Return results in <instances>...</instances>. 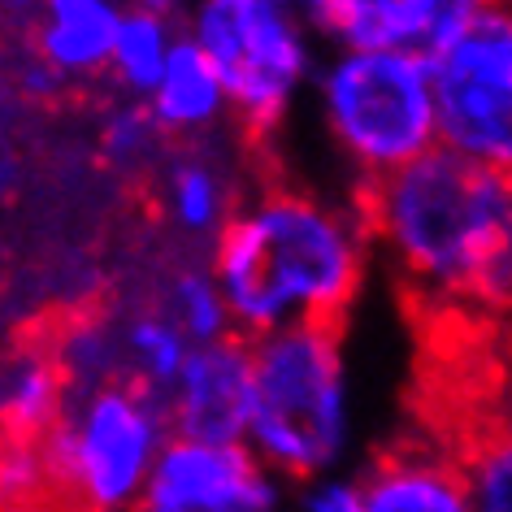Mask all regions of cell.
<instances>
[{
	"instance_id": "1",
	"label": "cell",
	"mask_w": 512,
	"mask_h": 512,
	"mask_svg": "<svg viewBox=\"0 0 512 512\" xmlns=\"http://www.w3.org/2000/svg\"><path fill=\"white\" fill-rule=\"evenodd\" d=\"M369 230L361 213L270 191L230 213L213 243V283L239 339L283 326H339L365 278Z\"/></svg>"
},
{
	"instance_id": "2",
	"label": "cell",
	"mask_w": 512,
	"mask_h": 512,
	"mask_svg": "<svg viewBox=\"0 0 512 512\" xmlns=\"http://www.w3.org/2000/svg\"><path fill=\"white\" fill-rule=\"evenodd\" d=\"M361 222L391 261L430 296L504 309L512 291V187L447 148L361 183Z\"/></svg>"
},
{
	"instance_id": "3",
	"label": "cell",
	"mask_w": 512,
	"mask_h": 512,
	"mask_svg": "<svg viewBox=\"0 0 512 512\" xmlns=\"http://www.w3.org/2000/svg\"><path fill=\"white\" fill-rule=\"evenodd\" d=\"M352 434L339 326H283L248 339V430L243 447L291 482H317L339 465Z\"/></svg>"
},
{
	"instance_id": "4",
	"label": "cell",
	"mask_w": 512,
	"mask_h": 512,
	"mask_svg": "<svg viewBox=\"0 0 512 512\" xmlns=\"http://www.w3.org/2000/svg\"><path fill=\"white\" fill-rule=\"evenodd\" d=\"M165 439V400L139 382L118 378L79 395L40 439L48 499L66 512L139 508Z\"/></svg>"
},
{
	"instance_id": "5",
	"label": "cell",
	"mask_w": 512,
	"mask_h": 512,
	"mask_svg": "<svg viewBox=\"0 0 512 512\" xmlns=\"http://www.w3.org/2000/svg\"><path fill=\"white\" fill-rule=\"evenodd\" d=\"M317 92L330 135L343 157L361 165L365 183L404 170L439 148L426 57L339 53L317 74Z\"/></svg>"
},
{
	"instance_id": "6",
	"label": "cell",
	"mask_w": 512,
	"mask_h": 512,
	"mask_svg": "<svg viewBox=\"0 0 512 512\" xmlns=\"http://www.w3.org/2000/svg\"><path fill=\"white\" fill-rule=\"evenodd\" d=\"M187 35L209 57L226 109L256 135L274 131L313 79L304 22L278 0H204Z\"/></svg>"
},
{
	"instance_id": "7",
	"label": "cell",
	"mask_w": 512,
	"mask_h": 512,
	"mask_svg": "<svg viewBox=\"0 0 512 512\" xmlns=\"http://www.w3.org/2000/svg\"><path fill=\"white\" fill-rule=\"evenodd\" d=\"M439 148L486 170L512 161V18L482 5L473 27L430 61Z\"/></svg>"
},
{
	"instance_id": "8",
	"label": "cell",
	"mask_w": 512,
	"mask_h": 512,
	"mask_svg": "<svg viewBox=\"0 0 512 512\" xmlns=\"http://www.w3.org/2000/svg\"><path fill=\"white\" fill-rule=\"evenodd\" d=\"M139 504L191 512H278L283 482L243 443H196L170 434Z\"/></svg>"
},
{
	"instance_id": "9",
	"label": "cell",
	"mask_w": 512,
	"mask_h": 512,
	"mask_svg": "<svg viewBox=\"0 0 512 512\" xmlns=\"http://www.w3.org/2000/svg\"><path fill=\"white\" fill-rule=\"evenodd\" d=\"M304 14L339 53H413L434 61L482 14V0H317Z\"/></svg>"
},
{
	"instance_id": "10",
	"label": "cell",
	"mask_w": 512,
	"mask_h": 512,
	"mask_svg": "<svg viewBox=\"0 0 512 512\" xmlns=\"http://www.w3.org/2000/svg\"><path fill=\"white\" fill-rule=\"evenodd\" d=\"M165 421L174 439L243 443L248 430V339L230 335L191 348L174 387L165 391Z\"/></svg>"
},
{
	"instance_id": "11",
	"label": "cell",
	"mask_w": 512,
	"mask_h": 512,
	"mask_svg": "<svg viewBox=\"0 0 512 512\" xmlns=\"http://www.w3.org/2000/svg\"><path fill=\"white\" fill-rule=\"evenodd\" d=\"M356 486H361V512H473L465 465L430 447H400L382 456Z\"/></svg>"
},
{
	"instance_id": "12",
	"label": "cell",
	"mask_w": 512,
	"mask_h": 512,
	"mask_svg": "<svg viewBox=\"0 0 512 512\" xmlns=\"http://www.w3.org/2000/svg\"><path fill=\"white\" fill-rule=\"evenodd\" d=\"M122 5L109 0H53L35 22V61H44L61 83L92 79L109 70L113 31H118Z\"/></svg>"
},
{
	"instance_id": "13",
	"label": "cell",
	"mask_w": 512,
	"mask_h": 512,
	"mask_svg": "<svg viewBox=\"0 0 512 512\" xmlns=\"http://www.w3.org/2000/svg\"><path fill=\"white\" fill-rule=\"evenodd\" d=\"M144 109H148L152 126L170 131V135L204 131V126H213L226 113L222 83H217L209 57L200 53L191 35H178L174 40L157 83H152V92L144 96Z\"/></svg>"
},
{
	"instance_id": "14",
	"label": "cell",
	"mask_w": 512,
	"mask_h": 512,
	"mask_svg": "<svg viewBox=\"0 0 512 512\" xmlns=\"http://www.w3.org/2000/svg\"><path fill=\"white\" fill-rule=\"evenodd\" d=\"M66 404L70 395L48 343H27L0 361V439L40 443L66 413Z\"/></svg>"
},
{
	"instance_id": "15",
	"label": "cell",
	"mask_w": 512,
	"mask_h": 512,
	"mask_svg": "<svg viewBox=\"0 0 512 512\" xmlns=\"http://www.w3.org/2000/svg\"><path fill=\"white\" fill-rule=\"evenodd\" d=\"M178 35L183 31L174 27L170 9H161V5L122 9L118 31H113V53H109V74L118 79V87L144 100L152 92V83H157Z\"/></svg>"
},
{
	"instance_id": "16",
	"label": "cell",
	"mask_w": 512,
	"mask_h": 512,
	"mask_svg": "<svg viewBox=\"0 0 512 512\" xmlns=\"http://www.w3.org/2000/svg\"><path fill=\"white\" fill-rule=\"evenodd\" d=\"M118 339H122V365L131 369V382L165 400V391L174 387L178 369H183L191 352V343L178 335V326L165 313H144L135 322H126Z\"/></svg>"
},
{
	"instance_id": "17",
	"label": "cell",
	"mask_w": 512,
	"mask_h": 512,
	"mask_svg": "<svg viewBox=\"0 0 512 512\" xmlns=\"http://www.w3.org/2000/svg\"><path fill=\"white\" fill-rule=\"evenodd\" d=\"M165 196H170L174 222L191 235H217L230 217V187L209 157H178L165 174Z\"/></svg>"
},
{
	"instance_id": "18",
	"label": "cell",
	"mask_w": 512,
	"mask_h": 512,
	"mask_svg": "<svg viewBox=\"0 0 512 512\" xmlns=\"http://www.w3.org/2000/svg\"><path fill=\"white\" fill-rule=\"evenodd\" d=\"M57 361V374L66 382V395L79 400V395L105 387V382L122 378V339L109 335L105 326L96 322H74L57 343H48Z\"/></svg>"
},
{
	"instance_id": "19",
	"label": "cell",
	"mask_w": 512,
	"mask_h": 512,
	"mask_svg": "<svg viewBox=\"0 0 512 512\" xmlns=\"http://www.w3.org/2000/svg\"><path fill=\"white\" fill-rule=\"evenodd\" d=\"M170 322L178 326L191 348H209V343L230 339V313L222 304L209 270H178L170 283Z\"/></svg>"
},
{
	"instance_id": "20",
	"label": "cell",
	"mask_w": 512,
	"mask_h": 512,
	"mask_svg": "<svg viewBox=\"0 0 512 512\" xmlns=\"http://www.w3.org/2000/svg\"><path fill=\"white\" fill-rule=\"evenodd\" d=\"M465 491L473 512H512V447L508 434L486 439L465 469Z\"/></svg>"
},
{
	"instance_id": "21",
	"label": "cell",
	"mask_w": 512,
	"mask_h": 512,
	"mask_svg": "<svg viewBox=\"0 0 512 512\" xmlns=\"http://www.w3.org/2000/svg\"><path fill=\"white\" fill-rule=\"evenodd\" d=\"M157 126H152L144 100H126L105 118V131H100V148H105L109 161L131 165L139 157H148L152 144H157Z\"/></svg>"
},
{
	"instance_id": "22",
	"label": "cell",
	"mask_w": 512,
	"mask_h": 512,
	"mask_svg": "<svg viewBox=\"0 0 512 512\" xmlns=\"http://www.w3.org/2000/svg\"><path fill=\"white\" fill-rule=\"evenodd\" d=\"M5 512H66L57 499H35V504H22V508H5Z\"/></svg>"
},
{
	"instance_id": "23",
	"label": "cell",
	"mask_w": 512,
	"mask_h": 512,
	"mask_svg": "<svg viewBox=\"0 0 512 512\" xmlns=\"http://www.w3.org/2000/svg\"><path fill=\"white\" fill-rule=\"evenodd\" d=\"M14 170H18L14 157H0V196H5L9 183H14Z\"/></svg>"
},
{
	"instance_id": "24",
	"label": "cell",
	"mask_w": 512,
	"mask_h": 512,
	"mask_svg": "<svg viewBox=\"0 0 512 512\" xmlns=\"http://www.w3.org/2000/svg\"><path fill=\"white\" fill-rule=\"evenodd\" d=\"M135 512H191V508H157V504H139Z\"/></svg>"
},
{
	"instance_id": "25",
	"label": "cell",
	"mask_w": 512,
	"mask_h": 512,
	"mask_svg": "<svg viewBox=\"0 0 512 512\" xmlns=\"http://www.w3.org/2000/svg\"><path fill=\"white\" fill-rule=\"evenodd\" d=\"M0 79H5V66H0Z\"/></svg>"
},
{
	"instance_id": "26",
	"label": "cell",
	"mask_w": 512,
	"mask_h": 512,
	"mask_svg": "<svg viewBox=\"0 0 512 512\" xmlns=\"http://www.w3.org/2000/svg\"><path fill=\"white\" fill-rule=\"evenodd\" d=\"M0 512H5V508H0Z\"/></svg>"
}]
</instances>
